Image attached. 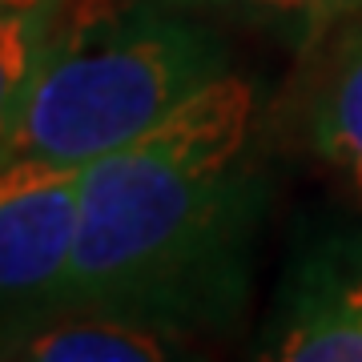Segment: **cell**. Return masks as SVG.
<instances>
[{
  "label": "cell",
  "instance_id": "cell-1",
  "mask_svg": "<svg viewBox=\"0 0 362 362\" xmlns=\"http://www.w3.org/2000/svg\"><path fill=\"white\" fill-rule=\"evenodd\" d=\"M278 97L230 69L137 141L81 165L69 302L226 338L254 290Z\"/></svg>",
  "mask_w": 362,
  "mask_h": 362
},
{
  "label": "cell",
  "instance_id": "cell-2",
  "mask_svg": "<svg viewBox=\"0 0 362 362\" xmlns=\"http://www.w3.org/2000/svg\"><path fill=\"white\" fill-rule=\"evenodd\" d=\"M230 69H238L230 33L185 4L129 0L77 28L65 8L4 161L89 165L161 125Z\"/></svg>",
  "mask_w": 362,
  "mask_h": 362
},
{
  "label": "cell",
  "instance_id": "cell-3",
  "mask_svg": "<svg viewBox=\"0 0 362 362\" xmlns=\"http://www.w3.org/2000/svg\"><path fill=\"white\" fill-rule=\"evenodd\" d=\"M250 358L362 362V226L322 230L290 254Z\"/></svg>",
  "mask_w": 362,
  "mask_h": 362
},
{
  "label": "cell",
  "instance_id": "cell-4",
  "mask_svg": "<svg viewBox=\"0 0 362 362\" xmlns=\"http://www.w3.org/2000/svg\"><path fill=\"white\" fill-rule=\"evenodd\" d=\"M81 165H0V326L69 298Z\"/></svg>",
  "mask_w": 362,
  "mask_h": 362
},
{
  "label": "cell",
  "instance_id": "cell-5",
  "mask_svg": "<svg viewBox=\"0 0 362 362\" xmlns=\"http://www.w3.org/2000/svg\"><path fill=\"white\" fill-rule=\"evenodd\" d=\"M298 57L294 85L278 97V141L310 161L362 214V13Z\"/></svg>",
  "mask_w": 362,
  "mask_h": 362
},
{
  "label": "cell",
  "instance_id": "cell-6",
  "mask_svg": "<svg viewBox=\"0 0 362 362\" xmlns=\"http://www.w3.org/2000/svg\"><path fill=\"white\" fill-rule=\"evenodd\" d=\"M194 354L197 342L173 330L69 298L0 326V362H165Z\"/></svg>",
  "mask_w": 362,
  "mask_h": 362
},
{
  "label": "cell",
  "instance_id": "cell-7",
  "mask_svg": "<svg viewBox=\"0 0 362 362\" xmlns=\"http://www.w3.org/2000/svg\"><path fill=\"white\" fill-rule=\"evenodd\" d=\"M218 25H246L294 52H306L346 16L362 13V0H173Z\"/></svg>",
  "mask_w": 362,
  "mask_h": 362
},
{
  "label": "cell",
  "instance_id": "cell-8",
  "mask_svg": "<svg viewBox=\"0 0 362 362\" xmlns=\"http://www.w3.org/2000/svg\"><path fill=\"white\" fill-rule=\"evenodd\" d=\"M65 8L16 16V21L0 25V165L8 157V145L16 137V125L28 105V93L37 85L40 65L49 57V45L65 21Z\"/></svg>",
  "mask_w": 362,
  "mask_h": 362
},
{
  "label": "cell",
  "instance_id": "cell-9",
  "mask_svg": "<svg viewBox=\"0 0 362 362\" xmlns=\"http://www.w3.org/2000/svg\"><path fill=\"white\" fill-rule=\"evenodd\" d=\"M65 4L69 0H0V25L16 21V16H33V13H57Z\"/></svg>",
  "mask_w": 362,
  "mask_h": 362
}]
</instances>
